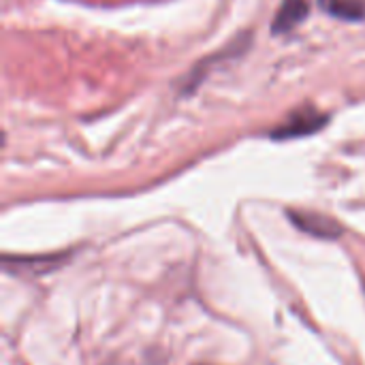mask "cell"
<instances>
[{"instance_id":"cell-1","label":"cell","mask_w":365,"mask_h":365,"mask_svg":"<svg viewBox=\"0 0 365 365\" xmlns=\"http://www.w3.org/2000/svg\"><path fill=\"white\" fill-rule=\"evenodd\" d=\"M327 122V118L323 113H319L314 107L306 105L297 111H293L289 115V120L278 126L272 135L276 139H287V137H302V135H312L317 133L323 124Z\"/></svg>"},{"instance_id":"cell-3","label":"cell","mask_w":365,"mask_h":365,"mask_svg":"<svg viewBox=\"0 0 365 365\" xmlns=\"http://www.w3.org/2000/svg\"><path fill=\"white\" fill-rule=\"evenodd\" d=\"M310 13V4L308 0H282L274 24H272V32L274 34H284L293 28H297Z\"/></svg>"},{"instance_id":"cell-2","label":"cell","mask_w":365,"mask_h":365,"mask_svg":"<svg viewBox=\"0 0 365 365\" xmlns=\"http://www.w3.org/2000/svg\"><path fill=\"white\" fill-rule=\"evenodd\" d=\"M289 218L306 233L310 235H317V237H338L342 235V227L334 220V218H327L323 214H317V212H289Z\"/></svg>"},{"instance_id":"cell-4","label":"cell","mask_w":365,"mask_h":365,"mask_svg":"<svg viewBox=\"0 0 365 365\" xmlns=\"http://www.w3.org/2000/svg\"><path fill=\"white\" fill-rule=\"evenodd\" d=\"M321 6L344 21H364L365 0H321Z\"/></svg>"}]
</instances>
